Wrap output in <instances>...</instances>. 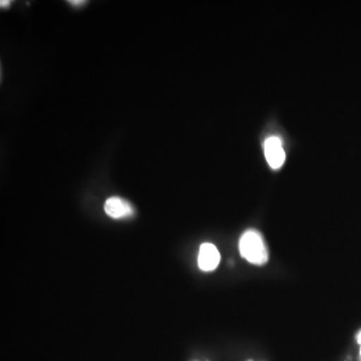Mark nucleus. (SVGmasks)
<instances>
[{"instance_id":"obj_1","label":"nucleus","mask_w":361,"mask_h":361,"mask_svg":"<svg viewBox=\"0 0 361 361\" xmlns=\"http://www.w3.org/2000/svg\"><path fill=\"white\" fill-rule=\"evenodd\" d=\"M242 257L254 265H264L269 258L262 235L256 230H248L242 235L239 242Z\"/></svg>"},{"instance_id":"obj_2","label":"nucleus","mask_w":361,"mask_h":361,"mask_svg":"<svg viewBox=\"0 0 361 361\" xmlns=\"http://www.w3.org/2000/svg\"><path fill=\"white\" fill-rule=\"evenodd\" d=\"M265 158L267 160L268 165L273 170H278L283 166L285 159V152L281 140L278 137H269L266 139L264 142Z\"/></svg>"},{"instance_id":"obj_3","label":"nucleus","mask_w":361,"mask_h":361,"mask_svg":"<svg viewBox=\"0 0 361 361\" xmlns=\"http://www.w3.org/2000/svg\"><path fill=\"white\" fill-rule=\"evenodd\" d=\"M220 253L215 245L210 243L203 244L200 247L198 256V265L201 270L213 271L220 263Z\"/></svg>"},{"instance_id":"obj_4","label":"nucleus","mask_w":361,"mask_h":361,"mask_svg":"<svg viewBox=\"0 0 361 361\" xmlns=\"http://www.w3.org/2000/svg\"><path fill=\"white\" fill-rule=\"evenodd\" d=\"M104 211H106V215L114 219L129 217L134 212L132 206L127 201L118 198V197H111L108 199L104 204Z\"/></svg>"},{"instance_id":"obj_5","label":"nucleus","mask_w":361,"mask_h":361,"mask_svg":"<svg viewBox=\"0 0 361 361\" xmlns=\"http://www.w3.org/2000/svg\"><path fill=\"white\" fill-rule=\"evenodd\" d=\"M9 4H11V1H8V0H1V1H0V4H1V7L8 6Z\"/></svg>"},{"instance_id":"obj_6","label":"nucleus","mask_w":361,"mask_h":361,"mask_svg":"<svg viewBox=\"0 0 361 361\" xmlns=\"http://www.w3.org/2000/svg\"><path fill=\"white\" fill-rule=\"evenodd\" d=\"M357 342H358V343H360V355H361V331L360 332V334H358Z\"/></svg>"},{"instance_id":"obj_7","label":"nucleus","mask_w":361,"mask_h":361,"mask_svg":"<svg viewBox=\"0 0 361 361\" xmlns=\"http://www.w3.org/2000/svg\"><path fill=\"white\" fill-rule=\"evenodd\" d=\"M82 2H84V1H70V4H82Z\"/></svg>"}]
</instances>
